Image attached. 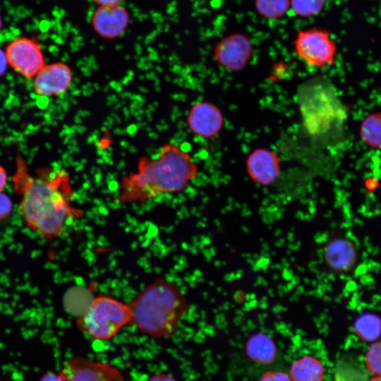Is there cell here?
Segmentation results:
<instances>
[{"label": "cell", "mask_w": 381, "mask_h": 381, "mask_svg": "<svg viewBox=\"0 0 381 381\" xmlns=\"http://www.w3.org/2000/svg\"><path fill=\"white\" fill-rule=\"evenodd\" d=\"M246 350L249 358L261 365L272 363L277 355V346L274 341L264 333L252 336L246 343Z\"/></svg>", "instance_id": "cell-16"}, {"label": "cell", "mask_w": 381, "mask_h": 381, "mask_svg": "<svg viewBox=\"0 0 381 381\" xmlns=\"http://www.w3.org/2000/svg\"><path fill=\"white\" fill-rule=\"evenodd\" d=\"M258 13L267 20L282 18L290 9V0H254Z\"/></svg>", "instance_id": "cell-20"}, {"label": "cell", "mask_w": 381, "mask_h": 381, "mask_svg": "<svg viewBox=\"0 0 381 381\" xmlns=\"http://www.w3.org/2000/svg\"><path fill=\"white\" fill-rule=\"evenodd\" d=\"M368 381H381V375H375Z\"/></svg>", "instance_id": "cell-30"}, {"label": "cell", "mask_w": 381, "mask_h": 381, "mask_svg": "<svg viewBox=\"0 0 381 381\" xmlns=\"http://www.w3.org/2000/svg\"><path fill=\"white\" fill-rule=\"evenodd\" d=\"M98 6L121 4L123 0H88Z\"/></svg>", "instance_id": "cell-26"}, {"label": "cell", "mask_w": 381, "mask_h": 381, "mask_svg": "<svg viewBox=\"0 0 381 381\" xmlns=\"http://www.w3.org/2000/svg\"><path fill=\"white\" fill-rule=\"evenodd\" d=\"M258 381H292L286 373L279 370L265 373Z\"/></svg>", "instance_id": "cell-24"}, {"label": "cell", "mask_w": 381, "mask_h": 381, "mask_svg": "<svg viewBox=\"0 0 381 381\" xmlns=\"http://www.w3.org/2000/svg\"><path fill=\"white\" fill-rule=\"evenodd\" d=\"M13 185L20 198L19 210L24 222L47 239L61 236L70 218L83 215V211L72 204L73 192L66 172H56L49 178L33 177L18 165Z\"/></svg>", "instance_id": "cell-1"}, {"label": "cell", "mask_w": 381, "mask_h": 381, "mask_svg": "<svg viewBox=\"0 0 381 381\" xmlns=\"http://www.w3.org/2000/svg\"><path fill=\"white\" fill-rule=\"evenodd\" d=\"M147 381H177L174 377L167 373H157L151 376Z\"/></svg>", "instance_id": "cell-25"}, {"label": "cell", "mask_w": 381, "mask_h": 381, "mask_svg": "<svg viewBox=\"0 0 381 381\" xmlns=\"http://www.w3.org/2000/svg\"><path fill=\"white\" fill-rule=\"evenodd\" d=\"M326 0H290V9L301 18L318 16L324 8Z\"/></svg>", "instance_id": "cell-21"}, {"label": "cell", "mask_w": 381, "mask_h": 381, "mask_svg": "<svg viewBox=\"0 0 381 381\" xmlns=\"http://www.w3.org/2000/svg\"><path fill=\"white\" fill-rule=\"evenodd\" d=\"M5 54L8 64L27 78H34L46 64L40 45L28 37H20L11 41Z\"/></svg>", "instance_id": "cell-8"}, {"label": "cell", "mask_w": 381, "mask_h": 381, "mask_svg": "<svg viewBox=\"0 0 381 381\" xmlns=\"http://www.w3.org/2000/svg\"><path fill=\"white\" fill-rule=\"evenodd\" d=\"M360 133L366 145L373 148H381V113L367 116L361 123Z\"/></svg>", "instance_id": "cell-19"}, {"label": "cell", "mask_w": 381, "mask_h": 381, "mask_svg": "<svg viewBox=\"0 0 381 381\" xmlns=\"http://www.w3.org/2000/svg\"><path fill=\"white\" fill-rule=\"evenodd\" d=\"M323 259L327 267L335 273L351 271L358 260V250L354 243L344 236L329 240L323 248Z\"/></svg>", "instance_id": "cell-11"}, {"label": "cell", "mask_w": 381, "mask_h": 381, "mask_svg": "<svg viewBox=\"0 0 381 381\" xmlns=\"http://www.w3.org/2000/svg\"><path fill=\"white\" fill-rule=\"evenodd\" d=\"M40 381H64L60 373L56 374L50 373L46 374Z\"/></svg>", "instance_id": "cell-29"}, {"label": "cell", "mask_w": 381, "mask_h": 381, "mask_svg": "<svg viewBox=\"0 0 381 381\" xmlns=\"http://www.w3.org/2000/svg\"><path fill=\"white\" fill-rule=\"evenodd\" d=\"M297 99L303 129L313 142L329 146L342 138L347 112L327 79L318 77L303 83Z\"/></svg>", "instance_id": "cell-4"}, {"label": "cell", "mask_w": 381, "mask_h": 381, "mask_svg": "<svg viewBox=\"0 0 381 381\" xmlns=\"http://www.w3.org/2000/svg\"><path fill=\"white\" fill-rule=\"evenodd\" d=\"M248 169L252 179L262 186L272 183L279 173L276 159L270 153L263 151L250 157Z\"/></svg>", "instance_id": "cell-14"}, {"label": "cell", "mask_w": 381, "mask_h": 381, "mask_svg": "<svg viewBox=\"0 0 381 381\" xmlns=\"http://www.w3.org/2000/svg\"><path fill=\"white\" fill-rule=\"evenodd\" d=\"M13 202L10 197L0 192V221L6 219L12 212Z\"/></svg>", "instance_id": "cell-23"}, {"label": "cell", "mask_w": 381, "mask_h": 381, "mask_svg": "<svg viewBox=\"0 0 381 381\" xmlns=\"http://www.w3.org/2000/svg\"><path fill=\"white\" fill-rule=\"evenodd\" d=\"M59 373L64 381H126L116 366L83 356L68 359Z\"/></svg>", "instance_id": "cell-6"}, {"label": "cell", "mask_w": 381, "mask_h": 381, "mask_svg": "<svg viewBox=\"0 0 381 381\" xmlns=\"http://www.w3.org/2000/svg\"><path fill=\"white\" fill-rule=\"evenodd\" d=\"M289 377L292 381H324L325 368L320 359L306 355L291 365Z\"/></svg>", "instance_id": "cell-15"}, {"label": "cell", "mask_w": 381, "mask_h": 381, "mask_svg": "<svg viewBox=\"0 0 381 381\" xmlns=\"http://www.w3.org/2000/svg\"><path fill=\"white\" fill-rule=\"evenodd\" d=\"M7 173L4 168L0 165V192H3L7 183Z\"/></svg>", "instance_id": "cell-28"}, {"label": "cell", "mask_w": 381, "mask_h": 381, "mask_svg": "<svg viewBox=\"0 0 381 381\" xmlns=\"http://www.w3.org/2000/svg\"><path fill=\"white\" fill-rule=\"evenodd\" d=\"M294 44L299 56L312 65L332 62L336 51L335 43L329 32L318 28L300 30Z\"/></svg>", "instance_id": "cell-7"}, {"label": "cell", "mask_w": 381, "mask_h": 381, "mask_svg": "<svg viewBox=\"0 0 381 381\" xmlns=\"http://www.w3.org/2000/svg\"><path fill=\"white\" fill-rule=\"evenodd\" d=\"M73 71L64 62L45 66L34 77L35 92L43 96H59L66 93L73 81Z\"/></svg>", "instance_id": "cell-9"}, {"label": "cell", "mask_w": 381, "mask_h": 381, "mask_svg": "<svg viewBox=\"0 0 381 381\" xmlns=\"http://www.w3.org/2000/svg\"><path fill=\"white\" fill-rule=\"evenodd\" d=\"M198 174L190 155L173 143L162 145L157 157L141 156L132 171L121 178L116 201L144 205L162 194L182 192Z\"/></svg>", "instance_id": "cell-2"}, {"label": "cell", "mask_w": 381, "mask_h": 381, "mask_svg": "<svg viewBox=\"0 0 381 381\" xmlns=\"http://www.w3.org/2000/svg\"><path fill=\"white\" fill-rule=\"evenodd\" d=\"M366 370L375 375H381V341L373 342L365 355Z\"/></svg>", "instance_id": "cell-22"}, {"label": "cell", "mask_w": 381, "mask_h": 381, "mask_svg": "<svg viewBox=\"0 0 381 381\" xmlns=\"http://www.w3.org/2000/svg\"><path fill=\"white\" fill-rule=\"evenodd\" d=\"M128 306L131 323L155 338L171 337L189 311L181 288L164 277H158L145 286Z\"/></svg>", "instance_id": "cell-3"}, {"label": "cell", "mask_w": 381, "mask_h": 381, "mask_svg": "<svg viewBox=\"0 0 381 381\" xmlns=\"http://www.w3.org/2000/svg\"><path fill=\"white\" fill-rule=\"evenodd\" d=\"M251 52L248 37L240 33L223 38L215 47V56L223 65L237 68L243 65Z\"/></svg>", "instance_id": "cell-13"}, {"label": "cell", "mask_w": 381, "mask_h": 381, "mask_svg": "<svg viewBox=\"0 0 381 381\" xmlns=\"http://www.w3.org/2000/svg\"><path fill=\"white\" fill-rule=\"evenodd\" d=\"M8 65L5 52L0 49V76L5 73Z\"/></svg>", "instance_id": "cell-27"}, {"label": "cell", "mask_w": 381, "mask_h": 381, "mask_svg": "<svg viewBox=\"0 0 381 381\" xmlns=\"http://www.w3.org/2000/svg\"><path fill=\"white\" fill-rule=\"evenodd\" d=\"M353 329L361 339L375 341L381 334V318L375 313H363L355 320Z\"/></svg>", "instance_id": "cell-17"}, {"label": "cell", "mask_w": 381, "mask_h": 381, "mask_svg": "<svg viewBox=\"0 0 381 381\" xmlns=\"http://www.w3.org/2000/svg\"><path fill=\"white\" fill-rule=\"evenodd\" d=\"M334 381H368L366 370L352 358H340L335 368Z\"/></svg>", "instance_id": "cell-18"}, {"label": "cell", "mask_w": 381, "mask_h": 381, "mask_svg": "<svg viewBox=\"0 0 381 381\" xmlns=\"http://www.w3.org/2000/svg\"><path fill=\"white\" fill-rule=\"evenodd\" d=\"M187 124L193 134L210 138L219 131L222 125V116L219 110L212 104L199 102L189 110Z\"/></svg>", "instance_id": "cell-12"}, {"label": "cell", "mask_w": 381, "mask_h": 381, "mask_svg": "<svg viewBox=\"0 0 381 381\" xmlns=\"http://www.w3.org/2000/svg\"><path fill=\"white\" fill-rule=\"evenodd\" d=\"M1 26H2V21H1V16H0V30H1Z\"/></svg>", "instance_id": "cell-31"}, {"label": "cell", "mask_w": 381, "mask_h": 381, "mask_svg": "<svg viewBox=\"0 0 381 381\" xmlns=\"http://www.w3.org/2000/svg\"><path fill=\"white\" fill-rule=\"evenodd\" d=\"M129 21V13L121 4L98 6L91 16L94 31L106 40H114L122 35Z\"/></svg>", "instance_id": "cell-10"}, {"label": "cell", "mask_w": 381, "mask_h": 381, "mask_svg": "<svg viewBox=\"0 0 381 381\" xmlns=\"http://www.w3.org/2000/svg\"><path fill=\"white\" fill-rule=\"evenodd\" d=\"M131 322L128 303L100 294L87 306L77 320L79 329L90 338L106 341L115 337Z\"/></svg>", "instance_id": "cell-5"}]
</instances>
